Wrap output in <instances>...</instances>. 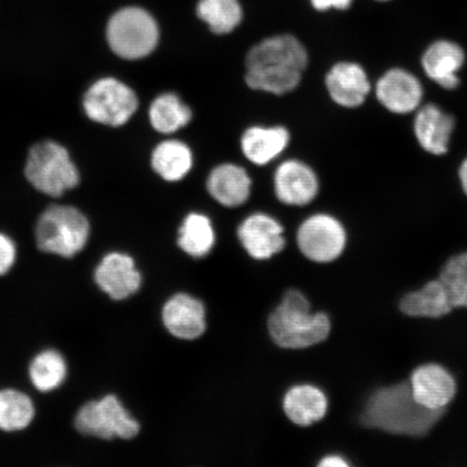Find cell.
<instances>
[{"instance_id": "6da1fadb", "label": "cell", "mask_w": 467, "mask_h": 467, "mask_svg": "<svg viewBox=\"0 0 467 467\" xmlns=\"http://www.w3.org/2000/svg\"><path fill=\"white\" fill-rule=\"evenodd\" d=\"M445 410H431L413 399L410 384L400 382L372 392L360 414L366 428L397 436L423 437L440 421Z\"/></svg>"}, {"instance_id": "7a4b0ae2", "label": "cell", "mask_w": 467, "mask_h": 467, "mask_svg": "<svg viewBox=\"0 0 467 467\" xmlns=\"http://www.w3.org/2000/svg\"><path fill=\"white\" fill-rule=\"evenodd\" d=\"M307 66L305 47L290 35L263 40L246 57V81L255 90L283 95L296 89Z\"/></svg>"}, {"instance_id": "3957f363", "label": "cell", "mask_w": 467, "mask_h": 467, "mask_svg": "<svg viewBox=\"0 0 467 467\" xmlns=\"http://www.w3.org/2000/svg\"><path fill=\"white\" fill-rule=\"evenodd\" d=\"M268 332L277 347L285 349H303L327 340L331 321L326 313H312L311 303L302 292H285L280 305L267 321Z\"/></svg>"}, {"instance_id": "277c9868", "label": "cell", "mask_w": 467, "mask_h": 467, "mask_svg": "<svg viewBox=\"0 0 467 467\" xmlns=\"http://www.w3.org/2000/svg\"><path fill=\"white\" fill-rule=\"evenodd\" d=\"M90 237V223L78 209L51 206L40 215L35 239L42 253L73 259L83 251Z\"/></svg>"}, {"instance_id": "5b68a950", "label": "cell", "mask_w": 467, "mask_h": 467, "mask_svg": "<svg viewBox=\"0 0 467 467\" xmlns=\"http://www.w3.org/2000/svg\"><path fill=\"white\" fill-rule=\"evenodd\" d=\"M73 424L80 435L105 441H130L141 431V424L113 393L86 401L75 413Z\"/></svg>"}, {"instance_id": "8992f818", "label": "cell", "mask_w": 467, "mask_h": 467, "mask_svg": "<svg viewBox=\"0 0 467 467\" xmlns=\"http://www.w3.org/2000/svg\"><path fill=\"white\" fill-rule=\"evenodd\" d=\"M26 175L35 189L54 197L79 183V172L68 151L52 141L36 144L29 150Z\"/></svg>"}, {"instance_id": "52a82bcc", "label": "cell", "mask_w": 467, "mask_h": 467, "mask_svg": "<svg viewBox=\"0 0 467 467\" xmlns=\"http://www.w3.org/2000/svg\"><path fill=\"white\" fill-rule=\"evenodd\" d=\"M107 34L110 48L127 60L150 55L160 37L153 16L140 8H125L115 14L109 22Z\"/></svg>"}, {"instance_id": "ba28073f", "label": "cell", "mask_w": 467, "mask_h": 467, "mask_svg": "<svg viewBox=\"0 0 467 467\" xmlns=\"http://www.w3.org/2000/svg\"><path fill=\"white\" fill-rule=\"evenodd\" d=\"M138 98L131 88L115 78L93 84L84 98V109L93 121L119 127L130 120L138 109Z\"/></svg>"}, {"instance_id": "9c48e42d", "label": "cell", "mask_w": 467, "mask_h": 467, "mask_svg": "<svg viewBox=\"0 0 467 467\" xmlns=\"http://www.w3.org/2000/svg\"><path fill=\"white\" fill-rule=\"evenodd\" d=\"M348 235L340 221L329 214H315L297 231V246L306 258L317 263L335 261L347 247Z\"/></svg>"}, {"instance_id": "30bf717a", "label": "cell", "mask_w": 467, "mask_h": 467, "mask_svg": "<svg viewBox=\"0 0 467 467\" xmlns=\"http://www.w3.org/2000/svg\"><path fill=\"white\" fill-rule=\"evenodd\" d=\"M92 279L98 289L113 301H125L138 294L142 274L131 255L112 251L93 268Z\"/></svg>"}, {"instance_id": "8fae6325", "label": "cell", "mask_w": 467, "mask_h": 467, "mask_svg": "<svg viewBox=\"0 0 467 467\" xmlns=\"http://www.w3.org/2000/svg\"><path fill=\"white\" fill-rule=\"evenodd\" d=\"M379 105L395 115L416 113L423 104L424 89L416 75L402 67L388 69L375 85Z\"/></svg>"}, {"instance_id": "7c38bea8", "label": "cell", "mask_w": 467, "mask_h": 467, "mask_svg": "<svg viewBox=\"0 0 467 467\" xmlns=\"http://www.w3.org/2000/svg\"><path fill=\"white\" fill-rule=\"evenodd\" d=\"M465 62L466 55L462 46L445 38L437 39L426 47L421 57L426 78L448 91L460 87V73Z\"/></svg>"}, {"instance_id": "4fadbf2b", "label": "cell", "mask_w": 467, "mask_h": 467, "mask_svg": "<svg viewBox=\"0 0 467 467\" xmlns=\"http://www.w3.org/2000/svg\"><path fill=\"white\" fill-rule=\"evenodd\" d=\"M414 114L413 133L420 148L430 155H446L457 124L453 115L435 103L422 104Z\"/></svg>"}, {"instance_id": "5bb4252c", "label": "cell", "mask_w": 467, "mask_h": 467, "mask_svg": "<svg viewBox=\"0 0 467 467\" xmlns=\"http://www.w3.org/2000/svg\"><path fill=\"white\" fill-rule=\"evenodd\" d=\"M411 393L419 405L431 410H445L457 394V382L445 367L424 364L410 376Z\"/></svg>"}, {"instance_id": "9a60e30c", "label": "cell", "mask_w": 467, "mask_h": 467, "mask_svg": "<svg viewBox=\"0 0 467 467\" xmlns=\"http://www.w3.org/2000/svg\"><path fill=\"white\" fill-rule=\"evenodd\" d=\"M165 328L180 340H195L206 331V308L203 303L188 294H177L162 307Z\"/></svg>"}, {"instance_id": "2e32d148", "label": "cell", "mask_w": 467, "mask_h": 467, "mask_svg": "<svg viewBox=\"0 0 467 467\" xmlns=\"http://www.w3.org/2000/svg\"><path fill=\"white\" fill-rule=\"evenodd\" d=\"M326 87L332 100L346 109L361 107L372 89L366 69L358 63L347 61L331 67L327 74Z\"/></svg>"}, {"instance_id": "e0dca14e", "label": "cell", "mask_w": 467, "mask_h": 467, "mask_svg": "<svg viewBox=\"0 0 467 467\" xmlns=\"http://www.w3.org/2000/svg\"><path fill=\"white\" fill-rule=\"evenodd\" d=\"M238 237L251 258L268 260L285 246L283 226L270 215L255 213L244 220Z\"/></svg>"}, {"instance_id": "ac0fdd59", "label": "cell", "mask_w": 467, "mask_h": 467, "mask_svg": "<svg viewBox=\"0 0 467 467\" xmlns=\"http://www.w3.org/2000/svg\"><path fill=\"white\" fill-rule=\"evenodd\" d=\"M318 179L311 168L301 161H288L275 173V191L280 202L291 206H305L317 197Z\"/></svg>"}, {"instance_id": "d6986e66", "label": "cell", "mask_w": 467, "mask_h": 467, "mask_svg": "<svg viewBox=\"0 0 467 467\" xmlns=\"http://www.w3.org/2000/svg\"><path fill=\"white\" fill-rule=\"evenodd\" d=\"M328 399L323 390L311 384L291 388L283 401L285 416L301 428L321 421L328 412Z\"/></svg>"}, {"instance_id": "ffe728a7", "label": "cell", "mask_w": 467, "mask_h": 467, "mask_svg": "<svg viewBox=\"0 0 467 467\" xmlns=\"http://www.w3.org/2000/svg\"><path fill=\"white\" fill-rule=\"evenodd\" d=\"M68 373L66 356L54 348L39 350L27 366L28 381L40 394H50L60 389L67 382Z\"/></svg>"}, {"instance_id": "44dd1931", "label": "cell", "mask_w": 467, "mask_h": 467, "mask_svg": "<svg viewBox=\"0 0 467 467\" xmlns=\"http://www.w3.org/2000/svg\"><path fill=\"white\" fill-rule=\"evenodd\" d=\"M452 306L440 279L407 292L400 300V311L408 317L438 319L452 312Z\"/></svg>"}, {"instance_id": "7402d4cb", "label": "cell", "mask_w": 467, "mask_h": 467, "mask_svg": "<svg viewBox=\"0 0 467 467\" xmlns=\"http://www.w3.org/2000/svg\"><path fill=\"white\" fill-rule=\"evenodd\" d=\"M207 188L210 195L223 206L237 207L248 200L251 180L244 169L225 163L210 173Z\"/></svg>"}, {"instance_id": "603a6c76", "label": "cell", "mask_w": 467, "mask_h": 467, "mask_svg": "<svg viewBox=\"0 0 467 467\" xmlns=\"http://www.w3.org/2000/svg\"><path fill=\"white\" fill-rule=\"evenodd\" d=\"M36 405L25 390L15 388L0 389V431L20 433L33 424Z\"/></svg>"}, {"instance_id": "cb8c5ba5", "label": "cell", "mask_w": 467, "mask_h": 467, "mask_svg": "<svg viewBox=\"0 0 467 467\" xmlns=\"http://www.w3.org/2000/svg\"><path fill=\"white\" fill-rule=\"evenodd\" d=\"M289 133L283 127H253L244 132L242 149L244 156L255 165H265L287 148Z\"/></svg>"}, {"instance_id": "d4e9b609", "label": "cell", "mask_w": 467, "mask_h": 467, "mask_svg": "<svg viewBox=\"0 0 467 467\" xmlns=\"http://www.w3.org/2000/svg\"><path fill=\"white\" fill-rule=\"evenodd\" d=\"M192 156L188 145L180 141L161 143L151 155V166L163 180L179 181L192 169Z\"/></svg>"}, {"instance_id": "484cf974", "label": "cell", "mask_w": 467, "mask_h": 467, "mask_svg": "<svg viewBox=\"0 0 467 467\" xmlns=\"http://www.w3.org/2000/svg\"><path fill=\"white\" fill-rule=\"evenodd\" d=\"M214 244L212 221L201 213L189 214L179 230V247L192 258H203L213 250Z\"/></svg>"}, {"instance_id": "4316f807", "label": "cell", "mask_w": 467, "mask_h": 467, "mask_svg": "<svg viewBox=\"0 0 467 467\" xmlns=\"http://www.w3.org/2000/svg\"><path fill=\"white\" fill-rule=\"evenodd\" d=\"M191 119V109L173 93L157 98L150 105V124L161 133L178 131L188 125Z\"/></svg>"}, {"instance_id": "83f0119b", "label": "cell", "mask_w": 467, "mask_h": 467, "mask_svg": "<svg viewBox=\"0 0 467 467\" xmlns=\"http://www.w3.org/2000/svg\"><path fill=\"white\" fill-rule=\"evenodd\" d=\"M198 16L215 34H227L242 21L243 11L237 0H201Z\"/></svg>"}, {"instance_id": "f1b7e54d", "label": "cell", "mask_w": 467, "mask_h": 467, "mask_svg": "<svg viewBox=\"0 0 467 467\" xmlns=\"http://www.w3.org/2000/svg\"><path fill=\"white\" fill-rule=\"evenodd\" d=\"M454 308H467V251L451 256L443 265L440 277Z\"/></svg>"}, {"instance_id": "f546056e", "label": "cell", "mask_w": 467, "mask_h": 467, "mask_svg": "<svg viewBox=\"0 0 467 467\" xmlns=\"http://www.w3.org/2000/svg\"><path fill=\"white\" fill-rule=\"evenodd\" d=\"M17 261V247L13 238L0 233V277L7 276Z\"/></svg>"}, {"instance_id": "4dcf8cb0", "label": "cell", "mask_w": 467, "mask_h": 467, "mask_svg": "<svg viewBox=\"0 0 467 467\" xmlns=\"http://www.w3.org/2000/svg\"><path fill=\"white\" fill-rule=\"evenodd\" d=\"M311 3L313 7L318 11L347 10L352 5L353 0H311Z\"/></svg>"}, {"instance_id": "1f68e13d", "label": "cell", "mask_w": 467, "mask_h": 467, "mask_svg": "<svg viewBox=\"0 0 467 467\" xmlns=\"http://www.w3.org/2000/svg\"><path fill=\"white\" fill-rule=\"evenodd\" d=\"M319 466L323 467H341L348 466V463L340 455H329L320 461Z\"/></svg>"}, {"instance_id": "d6a6232c", "label": "cell", "mask_w": 467, "mask_h": 467, "mask_svg": "<svg viewBox=\"0 0 467 467\" xmlns=\"http://www.w3.org/2000/svg\"><path fill=\"white\" fill-rule=\"evenodd\" d=\"M458 175L461 189H462L464 194L467 196V157L462 162H461Z\"/></svg>"}, {"instance_id": "836d02e7", "label": "cell", "mask_w": 467, "mask_h": 467, "mask_svg": "<svg viewBox=\"0 0 467 467\" xmlns=\"http://www.w3.org/2000/svg\"><path fill=\"white\" fill-rule=\"evenodd\" d=\"M375 2H378V3H388V2H390V0H375Z\"/></svg>"}]
</instances>
